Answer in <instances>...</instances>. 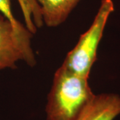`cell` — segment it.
<instances>
[{"label": "cell", "mask_w": 120, "mask_h": 120, "mask_svg": "<svg viewBox=\"0 0 120 120\" xmlns=\"http://www.w3.org/2000/svg\"><path fill=\"white\" fill-rule=\"evenodd\" d=\"M24 15L26 27L31 33L36 31V27L42 26L43 22L41 9L35 0H18Z\"/></svg>", "instance_id": "6"}, {"label": "cell", "mask_w": 120, "mask_h": 120, "mask_svg": "<svg viewBox=\"0 0 120 120\" xmlns=\"http://www.w3.org/2000/svg\"><path fill=\"white\" fill-rule=\"evenodd\" d=\"M88 79L61 65L53 77L45 106L47 120H77L95 95Z\"/></svg>", "instance_id": "1"}, {"label": "cell", "mask_w": 120, "mask_h": 120, "mask_svg": "<svg viewBox=\"0 0 120 120\" xmlns=\"http://www.w3.org/2000/svg\"><path fill=\"white\" fill-rule=\"evenodd\" d=\"M41 9L43 22L54 27L62 24L80 0H35Z\"/></svg>", "instance_id": "5"}, {"label": "cell", "mask_w": 120, "mask_h": 120, "mask_svg": "<svg viewBox=\"0 0 120 120\" xmlns=\"http://www.w3.org/2000/svg\"><path fill=\"white\" fill-rule=\"evenodd\" d=\"M120 115V96L113 94L95 95L77 120H113Z\"/></svg>", "instance_id": "4"}, {"label": "cell", "mask_w": 120, "mask_h": 120, "mask_svg": "<svg viewBox=\"0 0 120 120\" xmlns=\"http://www.w3.org/2000/svg\"><path fill=\"white\" fill-rule=\"evenodd\" d=\"M31 34L28 30H17L0 14V70L16 68V62L19 60L34 66L36 60L31 46Z\"/></svg>", "instance_id": "3"}, {"label": "cell", "mask_w": 120, "mask_h": 120, "mask_svg": "<svg viewBox=\"0 0 120 120\" xmlns=\"http://www.w3.org/2000/svg\"><path fill=\"white\" fill-rule=\"evenodd\" d=\"M0 13H1L7 19L11 22L13 26L19 31H24L28 30L25 26H23L13 16V13L11 9V1L10 0H0Z\"/></svg>", "instance_id": "7"}, {"label": "cell", "mask_w": 120, "mask_h": 120, "mask_svg": "<svg viewBox=\"0 0 120 120\" xmlns=\"http://www.w3.org/2000/svg\"><path fill=\"white\" fill-rule=\"evenodd\" d=\"M114 11L112 0H102L91 26L82 34L76 45L69 52L62 65L83 77L89 78L97 57L99 43L108 18Z\"/></svg>", "instance_id": "2"}]
</instances>
